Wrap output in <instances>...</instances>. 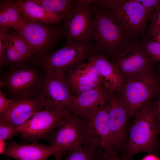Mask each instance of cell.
<instances>
[{"label":"cell","instance_id":"6da1fadb","mask_svg":"<svg viewBox=\"0 0 160 160\" xmlns=\"http://www.w3.org/2000/svg\"><path fill=\"white\" fill-rule=\"evenodd\" d=\"M98 4L127 37L140 41L146 36L147 23L153 12L135 0H100Z\"/></svg>","mask_w":160,"mask_h":160},{"label":"cell","instance_id":"7a4b0ae2","mask_svg":"<svg viewBox=\"0 0 160 160\" xmlns=\"http://www.w3.org/2000/svg\"><path fill=\"white\" fill-rule=\"evenodd\" d=\"M151 102L135 115L128 129V138L123 150L122 158L127 159L142 152L157 156L159 133Z\"/></svg>","mask_w":160,"mask_h":160},{"label":"cell","instance_id":"3957f363","mask_svg":"<svg viewBox=\"0 0 160 160\" xmlns=\"http://www.w3.org/2000/svg\"><path fill=\"white\" fill-rule=\"evenodd\" d=\"M31 20L20 15V19L14 29L25 42L32 54L31 60L37 64L49 53L64 36V28Z\"/></svg>","mask_w":160,"mask_h":160},{"label":"cell","instance_id":"277c9868","mask_svg":"<svg viewBox=\"0 0 160 160\" xmlns=\"http://www.w3.org/2000/svg\"><path fill=\"white\" fill-rule=\"evenodd\" d=\"M93 5L96 21L93 41L95 50L111 63L137 41L125 35L113 20Z\"/></svg>","mask_w":160,"mask_h":160},{"label":"cell","instance_id":"5b68a950","mask_svg":"<svg viewBox=\"0 0 160 160\" xmlns=\"http://www.w3.org/2000/svg\"><path fill=\"white\" fill-rule=\"evenodd\" d=\"M44 75L27 64L10 67L1 78L0 85L5 94L13 100L39 97L42 90Z\"/></svg>","mask_w":160,"mask_h":160},{"label":"cell","instance_id":"8992f818","mask_svg":"<svg viewBox=\"0 0 160 160\" xmlns=\"http://www.w3.org/2000/svg\"><path fill=\"white\" fill-rule=\"evenodd\" d=\"M160 90V77L153 70L126 81L119 96L130 117L147 104L153 101Z\"/></svg>","mask_w":160,"mask_h":160},{"label":"cell","instance_id":"52a82bcc","mask_svg":"<svg viewBox=\"0 0 160 160\" xmlns=\"http://www.w3.org/2000/svg\"><path fill=\"white\" fill-rule=\"evenodd\" d=\"M96 53L94 44H86L67 40L60 49L49 53L37 65L45 73L64 75L73 70Z\"/></svg>","mask_w":160,"mask_h":160},{"label":"cell","instance_id":"ba28073f","mask_svg":"<svg viewBox=\"0 0 160 160\" xmlns=\"http://www.w3.org/2000/svg\"><path fill=\"white\" fill-rule=\"evenodd\" d=\"M95 10L91 0H76L64 21V36L67 40L93 44L96 26Z\"/></svg>","mask_w":160,"mask_h":160},{"label":"cell","instance_id":"9c48e42d","mask_svg":"<svg viewBox=\"0 0 160 160\" xmlns=\"http://www.w3.org/2000/svg\"><path fill=\"white\" fill-rule=\"evenodd\" d=\"M47 140L48 146L57 149L61 156L66 151L83 149L85 139L82 119L71 111L50 135Z\"/></svg>","mask_w":160,"mask_h":160},{"label":"cell","instance_id":"30bf717a","mask_svg":"<svg viewBox=\"0 0 160 160\" xmlns=\"http://www.w3.org/2000/svg\"><path fill=\"white\" fill-rule=\"evenodd\" d=\"M74 96L63 75L45 73L39 96L44 109L56 112L70 109Z\"/></svg>","mask_w":160,"mask_h":160},{"label":"cell","instance_id":"8fae6325","mask_svg":"<svg viewBox=\"0 0 160 160\" xmlns=\"http://www.w3.org/2000/svg\"><path fill=\"white\" fill-rule=\"evenodd\" d=\"M71 111L70 109L61 112L44 109L16 128L23 138L33 143H36L41 139L47 140L50 135Z\"/></svg>","mask_w":160,"mask_h":160},{"label":"cell","instance_id":"7c38bea8","mask_svg":"<svg viewBox=\"0 0 160 160\" xmlns=\"http://www.w3.org/2000/svg\"><path fill=\"white\" fill-rule=\"evenodd\" d=\"M82 119L84 124V145L89 142L95 143L106 154L113 157H119L111 139L107 105L87 118Z\"/></svg>","mask_w":160,"mask_h":160},{"label":"cell","instance_id":"4fadbf2b","mask_svg":"<svg viewBox=\"0 0 160 160\" xmlns=\"http://www.w3.org/2000/svg\"><path fill=\"white\" fill-rule=\"evenodd\" d=\"M156 62L137 41L111 63L121 74L125 81L153 70Z\"/></svg>","mask_w":160,"mask_h":160},{"label":"cell","instance_id":"5bb4252c","mask_svg":"<svg viewBox=\"0 0 160 160\" xmlns=\"http://www.w3.org/2000/svg\"><path fill=\"white\" fill-rule=\"evenodd\" d=\"M107 107L111 139L118 154L119 151H122L127 140L128 116L126 108L119 96L113 92H110Z\"/></svg>","mask_w":160,"mask_h":160},{"label":"cell","instance_id":"9a60e30c","mask_svg":"<svg viewBox=\"0 0 160 160\" xmlns=\"http://www.w3.org/2000/svg\"><path fill=\"white\" fill-rule=\"evenodd\" d=\"M43 108L44 106L39 97L14 100L7 110L0 114V124L16 128Z\"/></svg>","mask_w":160,"mask_h":160},{"label":"cell","instance_id":"2e32d148","mask_svg":"<svg viewBox=\"0 0 160 160\" xmlns=\"http://www.w3.org/2000/svg\"><path fill=\"white\" fill-rule=\"evenodd\" d=\"M110 94L104 86L86 91L74 96L70 109L77 116L85 119L106 105Z\"/></svg>","mask_w":160,"mask_h":160},{"label":"cell","instance_id":"e0dca14e","mask_svg":"<svg viewBox=\"0 0 160 160\" xmlns=\"http://www.w3.org/2000/svg\"><path fill=\"white\" fill-rule=\"evenodd\" d=\"M17 160H46L54 155L56 160L61 156L54 147L36 143L21 144L13 141L7 143L3 154Z\"/></svg>","mask_w":160,"mask_h":160},{"label":"cell","instance_id":"ac0fdd59","mask_svg":"<svg viewBox=\"0 0 160 160\" xmlns=\"http://www.w3.org/2000/svg\"><path fill=\"white\" fill-rule=\"evenodd\" d=\"M95 65L103 86L111 92H119L126 81L117 69L105 56L95 53L88 59Z\"/></svg>","mask_w":160,"mask_h":160},{"label":"cell","instance_id":"d6986e66","mask_svg":"<svg viewBox=\"0 0 160 160\" xmlns=\"http://www.w3.org/2000/svg\"><path fill=\"white\" fill-rule=\"evenodd\" d=\"M15 2L20 14L31 20L57 25L66 18L63 15L47 11L33 0H20Z\"/></svg>","mask_w":160,"mask_h":160},{"label":"cell","instance_id":"ffe728a7","mask_svg":"<svg viewBox=\"0 0 160 160\" xmlns=\"http://www.w3.org/2000/svg\"><path fill=\"white\" fill-rule=\"evenodd\" d=\"M64 77L74 96L78 95L86 91L103 86L98 85L86 77L76 73L74 70L66 73Z\"/></svg>","mask_w":160,"mask_h":160},{"label":"cell","instance_id":"44dd1931","mask_svg":"<svg viewBox=\"0 0 160 160\" xmlns=\"http://www.w3.org/2000/svg\"><path fill=\"white\" fill-rule=\"evenodd\" d=\"M20 19V14L15 1H4L0 5V30L14 28Z\"/></svg>","mask_w":160,"mask_h":160},{"label":"cell","instance_id":"7402d4cb","mask_svg":"<svg viewBox=\"0 0 160 160\" xmlns=\"http://www.w3.org/2000/svg\"><path fill=\"white\" fill-rule=\"evenodd\" d=\"M47 11L55 14L68 16L72 11L76 0H33Z\"/></svg>","mask_w":160,"mask_h":160},{"label":"cell","instance_id":"603a6c76","mask_svg":"<svg viewBox=\"0 0 160 160\" xmlns=\"http://www.w3.org/2000/svg\"><path fill=\"white\" fill-rule=\"evenodd\" d=\"M101 150L97 144L88 143L81 150L68 151L64 158L59 160H98Z\"/></svg>","mask_w":160,"mask_h":160},{"label":"cell","instance_id":"cb8c5ba5","mask_svg":"<svg viewBox=\"0 0 160 160\" xmlns=\"http://www.w3.org/2000/svg\"><path fill=\"white\" fill-rule=\"evenodd\" d=\"M8 39L27 63L31 60L32 54L29 48L24 41L15 31L10 30Z\"/></svg>","mask_w":160,"mask_h":160},{"label":"cell","instance_id":"d4e9b609","mask_svg":"<svg viewBox=\"0 0 160 160\" xmlns=\"http://www.w3.org/2000/svg\"><path fill=\"white\" fill-rule=\"evenodd\" d=\"M74 70L98 85L103 86L97 69L89 60H88L87 62L83 63Z\"/></svg>","mask_w":160,"mask_h":160},{"label":"cell","instance_id":"484cf974","mask_svg":"<svg viewBox=\"0 0 160 160\" xmlns=\"http://www.w3.org/2000/svg\"><path fill=\"white\" fill-rule=\"evenodd\" d=\"M26 63L8 39L5 51L4 65L10 68L26 64Z\"/></svg>","mask_w":160,"mask_h":160},{"label":"cell","instance_id":"4316f807","mask_svg":"<svg viewBox=\"0 0 160 160\" xmlns=\"http://www.w3.org/2000/svg\"><path fill=\"white\" fill-rule=\"evenodd\" d=\"M140 45L144 51L156 61L160 62V44L148 35L141 41Z\"/></svg>","mask_w":160,"mask_h":160},{"label":"cell","instance_id":"83f0119b","mask_svg":"<svg viewBox=\"0 0 160 160\" xmlns=\"http://www.w3.org/2000/svg\"><path fill=\"white\" fill-rule=\"evenodd\" d=\"M10 28L0 30V65H4L5 53Z\"/></svg>","mask_w":160,"mask_h":160},{"label":"cell","instance_id":"f1b7e54d","mask_svg":"<svg viewBox=\"0 0 160 160\" xmlns=\"http://www.w3.org/2000/svg\"><path fill=\"white\" fill-rule=\"evenodd\" d=\"M20 133L16 128L12 126L0 124V140H10L13 137Z\"/></svg>","mask_w":160,"mask_h":160},{"label":"cell","instance_id":"f546056e","mask_svg":"<svg viewBox=\"0 0 160 160\" xmlns=\"http://www.w3.org/2000/svg\"><path fill=\"white\" fill-rule=\"evenodd\" d=\"M153 103V110L157 129L160 132V90Z\"/></svg>","mask_w":160,"mask_h":160},{"label":"cell","instance_id":"4dcf8cb0","mask_svg":"<svg viewBox=\"0 0 160 160\" xmlns=\"http://www.w3.org/2000/svg\"><path fill=\"white\" fill-rule=\"evenodd\" d=\"M1 89L0 90V114L4 113L12 104L14 100L8 99Z\"/></svg>","mask_w":160,"mask_h":160},{"label":"cell","instance_id":"1f68e13d","mask_svg":"<svg viewBox=\"0 0 160 160\" xmlns=\"http://www.w3.org/2000/svg\"><path fill=\"white\" fill-rule=\"evenodd\" d=\"M144 7L154 12L160 7V0H135Z\"/></svg>","mask_w":160,"mask_h":160},{"label":"cell","instance_id":"d6a6232c","mask_svg":"<svg viewBox=\"0 0 160 160\" xmlns=\"http://www.w3.org/2000/svg\"><path fill=\"white\" fill-rule=\"evenodd\" d=\"M151 22L149 29L160 26V7L156 9L151 15L149 20Z\"/></svg>","mask_w":160,"mask_h":160},{"label":"cell","instance_id":"836d02e7","mask_svg":"<svg viewBox=\"0 0 160 160\" xmlns=\"http://www.w3.org/2000/svg\"><path fill=\"white\" fill-rule=\"evenodd\" d=\"M148 35L160 44V26L153 27L148 29Z\"/></svg>","mask_w":160,"mask_h":160},{"label":"cell","instance_id":"e575fe53","mask_svg":"<svg viewBox=\"0 0 160 160\" xmlns=\"http://www.w3.org/2000/svg\"><path fill=\"white\" fill-rule=\"evenodd\" d=\"M98 160H131V159H127L118 157H113L109 156L104 153L102 151H101L99 154Z\"/></svg>","mask_w":160,"mask_h":160},{"label":"cell","instance_id":"d590c367","mask_svg":"<svg viewBox=\"0 0 160 160\" xmlns=\"http://www.w3.org/2000/svg\"><path fill=\"white\" fill-rule=\"evenodd\" d=\"M141 160H160V159L156 155L148 154L144 156Z\"/></svg>","mask_w":160,"mask_h":160},{"label":"cell","instance_id":"8d00e7d4","mask_svg":"<svg viewBox=\"0 0 160 160\" xmlns=\"http://www.w3.org/2000/svg\"><path fill=\"white\" fill-rule=\"evenodd\" d=\"M6 144L5 141L0 140V154H3L6 148Z\"/></svg>","mask_w":160,"mask_h":160},{"label":"cell","instance_id":"74e56055","mask_svg":"<svg viewBox=\"0 0 160 160\" xmlns=\"http://www.w3.org/2000/svg\"><path fill=\"white\" fill-rule=\"evenodd\" d=\"M6 160H9V159H7Z\"/></svg>","mask_w":160,"mask_h":160}]
</instances>
